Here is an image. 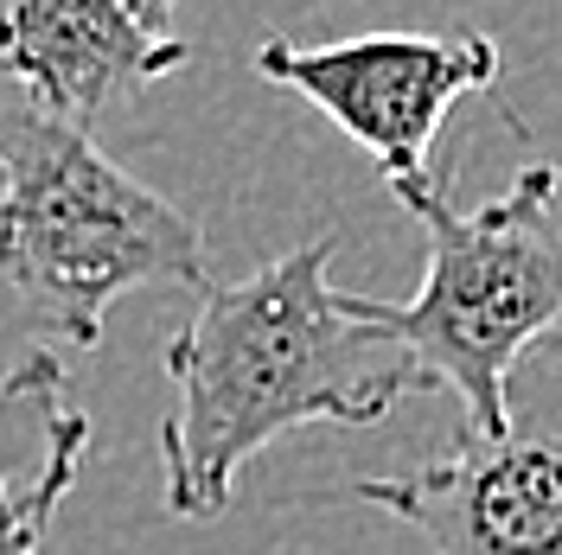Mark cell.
I'll return each mask as SVG.
<instances>
[{"mask_svg": "<svg viewBox=\"0 0 562 555\" xmlns=\"http://www.w3.org/2000/svg\"><path fill=\"white\" fill-rule=\"evenodd\" d=\"M351 498L409 523L428 555H562V434H460L448 453Z\"/></svg>", "mask_w": 562, "mask_h": 555, "instance_id": "obj_5", "label": "cell"}, {"mask_svg": "<svg viewBox=\"0 0 562 555\" xmlns=\"http://www.w3.org/2000/svg\"><path fill=\"white\" fill-rule=\"evenodd\" d=\"M83 453H90V416L70 409L58 441H52V460L38 466V479L0 498V555H38L45 530H52V511L70 498L77 473H83Z\"/></svg>", "mask_w": 562, "mask_h": 555, "instance_id": "obj_8", "label": "cell"}, {"mask_svg": "<svg viewBox=\"0 0 562 555\" xmlns=\"http://www.w3.org/2000/svg\"><path fill=\"white\" fill-rule=\"evenodd\" d=\"M70 416L65 389V358L26 351L7 377H0V498L38 479V466L52 460V441Z\"/></svg>", "mask_w": 562, "mask_h": 555, "instance_id": "obj_7", "label": "cell"}, {"mask_svg": "<svg viewBox=\"0 0 562 555\" xmlns=\"http://www.w3.org/2000/svg\"><path fill=\"white\" fill-rule=\"evenodd\" d=\"M192 58L173 33L140 26L128 0H7L0 7V70L33 109L90 128L122 90H140Z\"/></svg>", "mask_w": 562, "mask_h": 555, "instance_id": "obj_6", "label": "cell"}, {"mask_svg": "<svg viewBox=\"0 0 562 555\" xmlns=\"http://www.w3.org/2000/svg\"><path fill=\"white\" fill-rule=\"evenodd\" d=\"M249 65L269 83L307 97L339 135L358 140L378 160L384 185H409L428 179V147L448 109L498 83V45L486 33H364L333 45L262 38Z\"/></svg>", "mask_w": 562, "mask_h": 555, "instance_id": "obj_4", "label": "cell"}, {"mask_svg": "<svg viewBox=\"0 0 562 555\" xmlns=\"http://www.w3.org/2000/svg\"><path fill=\"white\" fill-rule=\"evenodd\" d=\"M0 281L38 326L97 346L135 287H205V237L154 185L122 173L90 128L0 109Z\"/></svg>", "mask_w": 562, "mask_h": 555, "instance_id": "obj_3", "label": "cell"}, {"mask_svg": "<svg viewBox=\"0 0 562 555\" xmlns=\"http://www.w3.org/2000/svg\"><path fill=\"white\" fill-rule=\"evenodd\" d=\"M128 7H135V20H140V26L167 33V20H173V7H179V0H128Z\"/></svg>", "mask_w": 562, "mask_h": 555, "instance_id": "obj_9", "label": "cell"}, {"mask_svg": "<svg viewBox=\"0 0 562 555\" xmlns=\"http://www.w3.org/2000/svg\"><path fill=\"white\" fill-rule=\"evenodd\" d=\"M557 185L550 160L480 211L448 205V173L390 185L428 237V275L409 301H358L409 351L422 389H454L473 434H512V371L530 346H562Z\"/></svg>", "mask_w": 562, "mask_h": 555, "instance_id": "obj_2", "label": "cell"}, {"mask_svg": "<svg viewBox=\"0 0 562 555\" xmlns=\"http://www.w3.org/2000/svg\"><path fill=\"white\" fill-rule=\"evenodd\" d=\"M333 249L339 237H314L224 287H199L167 346L173 409L160 421V473L179 518H224L237 473L281 434L307 421L364 428L422 389L409 351L358 294L326 281Z\"/></svg>", "mask_w": 562, "mask_h": 555, "instance_id": "obj_1", "label": "cell"}]
</instances>
